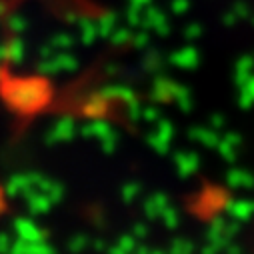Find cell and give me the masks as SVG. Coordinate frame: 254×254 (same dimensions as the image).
I'll return each mask as SVG.
<instances>
[{
	"label": "cell",
	"instance_id": "1",
	"mask_svg": "<svg viewBox=\"0 0 254 254\" xmlns=\"http://www.w3.org/2000/svg\"><path fill=\"white\" fill-rule=\"evenodd\" d=\"M6 102L18 112H36L50 100V86L40 78H8L2 84Z\"/></svg>",
	"mask_w": 254,
	"mask_h": 254
},
{
	"label": "cell",
	"instance_id": "2",
	"mask_svg": "<svg viewBox=\"0 0 254 254\" xmlns=\"http://www.w3.org/2000/svg\"><path fill=\"white\" fill-rule=\"evenodd\" d=\"M40 180H42V174H38V172L14 174L4 184V194L6 196H26L28 192H32V190L38 188Z\"/></svg>",
	"mask_w": 254,
	"mask_h": 254
},
{
	"label": "cell",
	"instance_id": "3",
	"mask_svg": "<svg viewBox=\"0 0 254 254\" xmlns=\"http://www.w3.org/2000/svg\"><path fill=\"white\" fill-rule=\"evenodd\" d=\"M148 144H150V148H154V152H158L162 156L168 154L170 144H172V124L166 122V120L158 122L156 132L148 136Z\"/></svg>",
	"mask_w": 254,
	"mask_h": 254
},
{
	"label": "cell",
	"instance_id": "4",
	"mask_svg": "<svg viewBox=\"0 0 254 254\" xmlns=\"http://www.w3.org/2000/svg\"><path fill=\"white\" fill-rule=\"evenodd\" d=\"M76 134V124L72 118H60L54 126H52V130L46 134V142L48 144H56V142H68L72 140Z\"/></svg>",
	"mask_w": 254,
	"mask_h": 254
},
{
	"label": "cell",
	"instance_id": "5",
	"mask_svg": "<svg viewBox=\"0 0 254 254\" xmlns=\"http://www.w3.org/2000/svg\"><path fill=\"white\" fill-rule=\"evenodd\" d=\"M226 202H228V194L216 186H208L198 200V204L202 206V212H216L218 208H224Z\"/></svg>",
	"mask_w": 254,
	"mask_h": 254
},
{
	"label": "cell",
	"instance_id": "6",
	"mask_svg": "<svg viewBox=\"0 0 254 254\" xmlns=\"http://www.w3.org/2000/svg\"><path fill=\"white\" fill-rule=\"evenodd\" d=\"M228 218H234L238 222H246L254 216V200H246V198H228L226 206H224Z\"/></svg>",
	"mask_w": 254,
	"mask_h": 254
},
{
	"label": "cell",
	"instance_id": "7",
	"mask_svg": "<svg viewBox=\"0 0 254 254\" xmlns=\"http://www.w3.org/2000/svg\"><path fill=\"white\" fill-rule=\"evenodd\" d=\"M14 232L18 238L28 240V242H38V240H46V232L30 218H16L14 220Z\"/></svg>",
	"mask_w": 254,
	"mask_h": 254
},
{
	"label": "cell",
	"instance_id": "8",
	"mask_svg": "<svg viewBox=\"0 0 254 254\" xmlns=\"http://www.w3.org/2000/svg\"><path fill=\"white\" fill-rule=\"evenodd\" d=\"M8 254H56V250L46 240L28 242V240L18 238L16 242H12V248Z\"/></svg>",
	"mask_w": 254,
	"mask_h": 254
},
{
	"label": "cell",
	"instance_id": "9",
	"mask_svg": "<svg viewBox=\"0 0 254 254\" xmlns=\"http://www.w3.org/2000/svg\"><path fill=\"white\" fill-rule=\"evenodd\" d=\"M174 164H176L178 174L182 178H188L200 168V158H198L196 152H176L174 154Z\"/></svg>",
	"mask_w": 254,
	"mask_h": 254
},
{
	"label": "cell",
	"instance_id": "10",
	"mask_svg": "<svg viewBox=\"0 0 254 254\" xmlns=\"http://www.w3.org/2000/svg\"><path fill=\"white\" fill-rule=\"evenodd\" d=\"M170 206V198L164 194V192H154V194H150L146 200H144V214L150 218V220H154V218H160L162 216V212L166 210Z\"/></svg>",
	"mask_w": 254,
	"mask_h": 254
},
{
	"label": "cell",
	"instance_id": "11",
	"mask_svg": "<svg viewBox=\"0 0 254 254\" xmlns=\"http://www.w3.org/2000/svg\"><path fill=\"white\" fill-rule=\"evenodd\" d=\"M24 198H26L28 210H30L32 214H36V216L46 214V212L52 208V204H54V202L42 192V190H32V192H28Z\"/></svg>",
	"mask_w": 254,
	"mask_h": 254
},
{
	"label": "cell",
	"instance_id": "12",
	"mask_svg": "<svg viewBox=\"0 0 254 254\" xmlns=\"http://www.w3.org/2000/svg\"><path fill=\"white\" fill-rule=\"evenodd\" d=\"M110 134H114L112 126H110L106 120H100V118H94L92 122H88L84 128H82V136H86V138H96L98 142H102V140L108 138Z\"/></svg>",
	"mask_w": 254,
	"mask_h": 254
},
{
	"label": "cell",
	"instance_id": "13",
	"mask_svg": "<svg viewBox=\"0 0 254 254\" xmlns=\"http://www.w3.org/2000/svg\"><path fill=\"white\" fill-rule=\"evenodd\" d=\"M240 136L238 134H226L224 138H220V142H218V154L224 158V160H228V162H234L236 160V156H238V146H240Z\"/></svg>",
	"mask_w": 254,
	"mask_h": 254
},
{
	"label": "cell",
	"instance_id": "14",
	"mask_svg": "<svg viewBox=\"0 0 254 254\" xmlns=\"http://www.w3.org/2000/svg\"><path fill=\"white\" fill-rule=\"evenodd\" d=\"M226 184H228V188H252L254 186V176L248 170L230 168L228 174H226Z\"/></svg>",
	"mask_w": 254,
	"mask_h": 254
},
{
	"label": "cell",
	"instance_id": "15",
	"mask_svg": "<svg viewBox=\"0 0 254 254\" xmlns=\"http://www.w3.org/2000/svg\"><path fill=\"white\" fill-rule=\"evenodd\" d=\"M36 190H42V192L56 204V202H60L62 200V196H64V186H62L60 182H56V180H50V178H46V176H42V180H40V184H38V188Z\"/></svg>",
	"mask_w": 254,
	"mask_h": 254
},
{
	"label": "cell",
	"instance_id": "16",
	"mask_svg": "<svg viewBox=\"0 0 254 254\" xmlns=\"http://www.w3.org/2000/svg\"><path fill=\"white\" fill-rule=\"evenodd\" d=\"M190 140H194L198 144H204L208 148H216L218 142H220L218 134L212 132V130H206V128H192L190 130Z\"/></svg>",
	"mask_w": 254,
	"mask_h": 254
},
{
	"label": "cell",
	"instance_id": "17",
	"mask_svg": "<svg viewBox=\"0 0 254 254\" xmlns=\"http://www.w3.org/2000/svg\"><path fill=\"white\" fill-rule=\"evenodd\" d=\"M106 110H108V104H106V98L102 94L84 104V114L90 116V118H100Z\"/></svg>",
	"mask_w": 254,
	"mask_h": 254
},
{
	"label": "cell",
	"instance_id": "18",
	"mask_svg": "<svg viewBox=\"0 0 254 254\" xmlns=\"http://www.w3.org/2000/svg\"><path fill=\"white\" fill-rule=\"evenodd\" d=\"M142 192V184L140 182H126L122 188H120V196L126 204H132Z\"/></svg>",
	"mask_w": 254,
	"mask_h": 254
},
{
	"label": "cell",
	"instance_id": "19",
	"mask_svg": "<svg viewBox=\"0 0 254 254\" xmlns=\"http://www.w3.org/2000/svg\"><path fill=\"white\" fill-rule=\"evenodd\" d=\"M192 252H194V246H192V242L186 240V238L172 240L170 250H168V254H192Z\"/></svg>",
	"mask_w": 254,
	"mask_h": 254
},
{
	"label": "cell",
	"instance_id": "20",
	"mask_svg": "<svg viewBox=\"0 0 254 254\" xmlns=\"http://www.w3.org/2000/svg\"><path fill=\"white\" fill-rule=\"evenodd\" d=\"M162 222H164V226L166 228H176L178 224H180V214H178V210L174 208V206H168L164 212H162Z\"/></svg>",
	"mask_w": 254,
	"mask_h": 254
},
{
	"label": "cell",
	"instance_id": "21",
	"mask_svg": "<svg viewBox=\"0 0 254 254\" xmlns=\"http://www.w3.org/2000/svg\"><path fill=\"white\" fill-rule=\"evenodd\" d=\"M88 244H90V242H88V236H86V234H76V236H72V238L68 240V250H70L72 254H80Z\"/></svg>",
	"mask_w": 254,
	"mask_h": 254
},
{
	"label": "cell",
	"instance_id": "22",
	"mask_svg": "<svg viewBox=\"0 0 254 254\" xmlns=\"http://www.w3.org/2000/svg\"><path fill=\"white\" fill-rule=\"evenodd\" d=\"M116 244H118L120 248H124L126 252H134V250L138 248V238H136L134 234H122Z\"/></svg>",
	"mask_w": 254,
	"mask_h": 254
},
{
	"label": "cell",
	"instance_id": "23",
	"mask_svg": "<svg viewBox=\"0 0 254 254\" xmlns=\"http://www.w3.org/2000/svg\"><path fill=\"white\" fill-rule=\"evenodd\" d=\"M116 144H118V138H116V132H114V134H110L108 138H104V140L100 142V146H102V150H104L106 154H112V152L116 150Z\"/></svg>",
	"mask_w": 254,
	"mask_h": 254
},
{
	"label": "cell",
	"instance_id": "24",
	"mask_svg": "<svg viewBox=\"0 0 254 254\" xmlns=\"http://www.w3.org/2000/svg\"><path fill=\"white\" fill-rule=\"evenodd\" d=\"M12 248V238L6 232H0V254H8Z\"/></svg>",
	"mask_w": 254,
	"mask_h": 254
},
{
	"label": "cell",
	"instance_id": "25",
	"mask_svg": "<svg viewBox=\"0 0 254 254\" xmlns=\"http://www.w3.org/2000/svg\"><path fill=\"white\" fill-rule=\"evenodd\" d=\"M220 252H224V250L216 242H206V246H202V254H220Z\"/></svg>",
	"mask_w": 254,
	"mask_h": 254
},
{
	"label": "cell",
	"instance_id": "26",
	"mask_svg": "<svg viewBox=\"0 0 254 254\" xmlns=\"http://www.w3.org/2000/svg\"><path fill=\"white\" fill-rule=\"evenodd\" d=\"M132 234H134L136 238H144V236L148 234V226H146L144 222H138V224H134V228H132Z\"/></svg>",
	"mask_w": 254,
	"mask_h": 254
},
{
	"label": "cell",
	"instance_id": "27",
	"mask_svg": "<svg viewBox=\"0 0 254 254\" xmlns=\"http://www.w3.org/2000/svg\"><path fill=\"white\" fill-rule=\"evenodd\" d=\"M224 254H242V248L238 246V244H228L226 248H224Z\"/></svg>",
	"mask_w": 254,
	"mask_h": 254
},
{
	"label": "cell",
	"instance_id": "28",
	"mask_svg": "<svg viewBox=\"0 0 254 254\" xmlns=\"http://www.w3.org/2000/svg\"><path fill=\"white\" fill-rule=\"evenodd\" d=\"M108 254H132V252H126L124 248H120V246L116 244V246H110V248H108Z\"/></svg>",
	"mask_w": 254,
	"mask_h": 254
},
{
	"label": "cell",
	"instance_id": "29",
	"mask_svg": "<svg viewBox=\"0 0 254 254\" xmlns=\"http://www.w3.org/2000/svg\"><path fill=\"white\" fill-rule=\"evenodd\" d=\"M144 118L152 122V120H156V118H158V112H156V110H152V108H148V110L144 112Z\"/></svg>",
	"mask_w": 254,
	"mask_h": 254
},
{
	"label": "cell",
	"instance_id": "30",
	"mask_svg": "<svg viewBox=\"0 0 254 254\" xmlns=\"http://www.w3.org/2000/svg\"><path fill=\"white\" fill-rule=\"evenodd\" d=\"M94 248H96L98 252H106V250H108L106 244H104V240H96V242H94Z\"/></svg>",
	"mask_w": 254,
	"mask_h": 254
},
{
	"label": "cell",
	"instance_id": "31",
	"mask_svg": "<svg viewBox=\"0 0 254 254\" xmlns=\"http://www.w3.org/2000/svg\"><path fill=\"white\" fill-rule=\"evenodd\" d=\"M4 208H6V204H4V188H0V214L4 212Z\"/></svg>",
	"mask_w": 254,
	"mask_h": 254
},
{
	"label": "cell",
	"instance_id": "32",
	"mask_svg": "<svg viewBox=\"0 0 254 254\" xmlns=\"http://www.w3.org/2000/svg\"><path fill=\"white\" fill-rule=\"evenodd\" d=\"M132 254H152V250H150V248H144V246H138Z\"/></svg>",
	"mask_w": 254,
	"mask_h": 254
},
{
	"label": "cell",
	"instance_id": "33",
	"mask_svg": "<svg viewBox=\"0 0 254 254\" xmlns=\"http://www.w3.org/2000/svg\"><path fill=\"white\" fill-rule=\"evenodd\" d=\"M212 122H214V126H216V128H220V126H222V118H214Z\"/></svg>",
	"mask_w": 254,
	"mask_h": 254
}]
</instances>
